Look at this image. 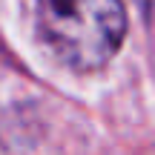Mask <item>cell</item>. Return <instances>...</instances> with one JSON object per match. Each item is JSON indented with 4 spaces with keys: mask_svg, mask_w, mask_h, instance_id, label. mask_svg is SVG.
I'll use <instances>...</instances> for the list:
<instances>
[{
    "mask_svg": "<svg viewBox=\"0 0 155 155\" xmlns=\"http://www.w3.org/2000/svg\"><path fill=\"white\" fill-rule=\"evenodd\" d=\"M35 26L58 63L89 72L121 49L127 12L121 0H38Z\"/></svg>",
    "mask_w": 155,
    "mask_h": 155,
    "instance_id": "1",
    "label": "cell"
}]
</instances>
